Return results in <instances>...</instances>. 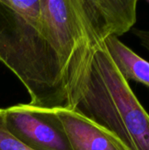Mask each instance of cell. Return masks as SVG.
Segmentation results:
<instances>
[{
  "label": "cell",
  "mask_w": 149,
  "mask_h": 150,
  "mask_svg": "<svg viewBox=\"0 0 149 150\" xmlns=\"http://www.w3.org/2000/svg\"><path fill=\"white\" fill-rule=\"evenodd\" d=\"M136 0H40L42 18L63 72L68 109L75 110L96 52L137 21Z\"/></svg>",
  "instance_id": "obj_1"
},
{
  "label": "cell",
  "mask_w": 149,
  "mask_h": 150,
  "mask_svg": "<svg viewBox=\"0 0 149 150\" xmlns=\"http://www.w3.org/2000/svg\"><path fill=\"white\" fill-rule=\"evenodd\" d=\"M0 62L21 82L31 107L68 109L64 76L40 0H0Z\"/></svg>",
  "instance_id": "obj_2"
},
{
  "label": "cell",
  "mask_w": 149,
  "mask_h": 150,
  "mask_svg": "<svg viewBox=\"0 0 149 150\" xmlns=\"http://www.w3.org/2000/svg\"><path fill=\"white\" fill-rule=\"evenodd\" d=\"M75 110L111 131L130 150H149V114L104 44L94 54Z\"/></svg>",
  "instance_id": "obj_3"
},
{
  "label": "cell",
  "mask_w": 149,
  "mask_h": 150,
  "mask_svg": "<svg viewBox=\"0 0 149 150\" xmlns=\"http://www.w3.org/2000/svg\"><path fill=\"white\" fill-rule=\"evenodd\" d=\"M4 122L8 131L32 150H72L48 111L14 105L4 109Z\"/></svg>",
  "instance_id": "obj_4"
},
{
  "label": "cell",
  "mask_w": 149,
  "mask_h": 150,
  "mask_svg": "<svg viewBox=\"0 0 149 150\" xmlns=\"http://www.w3.org/2000/svg\"><path fill=\"white\" fill-rule=\"evenodd\" d=\"M48 112L72 150H130L111 131L76 110L63 108Z\"/></svg>",
  "instance_id": "obj_5"
},
{
  "label": "cell",
  "mask_w": 149,
  "mask_h": 150,
  "mask_svg": "<svg viewBox=\"0 0 149 150\" xmlns=\"http://www.w3.org/2000/svg\"><path fill=\"white\" fill-rule=\"evenodd\" d=\"M104 47L122 76L149 87V62L134 53L118 37L111 36Z\"/></svg>",
  "instance_id": "obj_6"
},
{
  "label": "cell",
  "mask_w": 149,
  "mask_h": 150,
  "mask_svg": "<svg viewBox=\"0 0 149 150\" xmlns=\"http://www.w3.org/2000/svg\"><path fill=\"white\" fill-rule=\"evenodd\" d=\"M0 150H32L8 131L4 122V109H0Z\"/></svg>",
  "instance_id": "obj_7"
},
{
  "label": "cell",
  "mask_w": 149,
  "mask_h": 150,
  "mask_svg": "<svg viewBox=\"0 0 149 150\" xmlns=\"http://www.w3.org/2000/svg\"><path fill=\"white\" fill-rule=\"evenodd\" d=\"M133 33L139 40L140 44L149 51V30L134 28L133 29Z\"/></svg>",
  "instance_id": "obj_8"
}]
</instances>
